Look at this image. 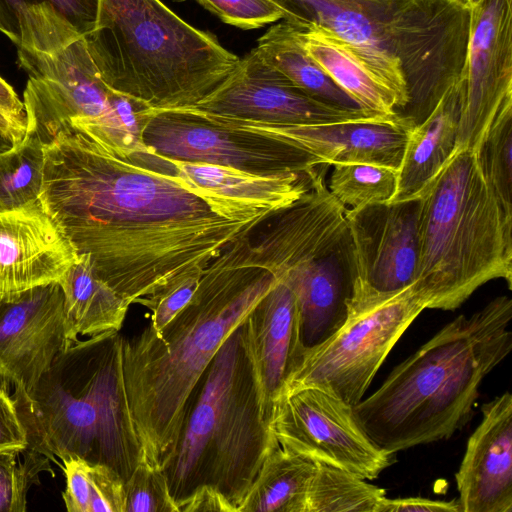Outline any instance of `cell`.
I'll list each match as a JSON object with an SVG mask.
<instances>
[{"label": "cell", "mask_w": 512, "mask_h": 512, "mask_svg": "<svg viewBox=\"0 0 512 512\" xmlns=\"http://www.w3.org/2000/svg\"><path fill=\"white\" fill-rule=\"evenodd\" d=\"M39 202L129 306L200 278L260 225L216 213L154 153L120 154L69 128L43 142Z\"/></svg>", "instance_id": "obj_1"}, {"label": "cell", "mask_w": 512, "mask_h": 512, "mask_svg": "<svg viewBox=\"0 0 512 512\" xmlns=\"http://www.w3.org/2000/svg\"><path fill=\"white\" fill-rule=\"evenodd\" d=\"M275 280L256 260L249 232L204 269L190 301L159 333L146 327L123 337L129 410L150 464L168 465L206 369Z\"/></svg>", "instance_id": "obj_2"}, {"label": "cell", "mask_w": 512, "mask_h": 512, "mask_svg": "<svg viewBox=\"0 0 512 512\" xmlns=\"http://www.w3.org/2000/svg\"><path fill=\"white\" fill-rule=\"evenodd\" d=\"M512 299L461 314L353 406L369 438L389 453L449 439L473 417L483 379L512 350Z\"/></svg>", "instance_id": "obj_3"}, {"label": "cell", "mask_w": 512, "mask_h": 512, "mask_svg": "<svg viewBox=\"0 0 512 512\" xmlns=\"http://www.w3.org/2000/svg\"><path fill=\"white\" fill-rule=\"evenodd\" d=\"M284 20L350 44L421 123L461 77L470 9L457 0H271ZM399 113V114H400Z\"/></svg>", "instance_id": "obj_4"}, {"label": "cell", "mask_w": 512, "mask_h": 512, "mask_svg": "<svg viewBox=\"0 0 512 512\" xmlns=\"http://www.w3.org/2000/svg\"><path fill=\"white\" fill-rule=\"evenodd\" d=\"M123 336L106 332L72 342L28 395L13 393L28 446L50 461L105 464L126 481L142 449L129 410Z\"/></svg>", "instance_id": "obj_5"}, {"label": "cell", "mask_w": 512, "mask_h": 512, "mask_svg": "<svg viewBox=\"0 0 512 512\" xmlns=\"http://www.w3.org/2000/svg\"><path fill=\"white\" fill-rule=\"evenodd\" d=\"M84 37L106 85L153 110L200 104L241 60L160 0H100Z\"/></svg>", "instance_id": "obj_6"}, {"label": "cell", "mask_w": 512, "mask_h": 512, "mask_svg": "<svg viewBox=\"0 0 512 512\" xmlns=\"http://www.w3.org/2000/svg\"><path fill=\"white\" fill-rule=\"evenodd\" d=\"M418 199L413 287L426 309L455 310L495 279L512 288V216L487 179L480 150H454Z\"/></svg>", "instance_id": "obj_7"}, {"label": "cell", "mask_w": 512, "mask_h": 512, "mask_svg": "<svg viewBox=\"0 0 512 512\" xmlns=\"http://www.w3.org/2000/svg\"><path fill=\"white\" fill-rule=\"evenodd\" d=\"M240 325L206 369L163 470L177 504L196 488L211 486L238 512L265 458L278 445L261 411Z\"/></svg>", "instance_id": "obj_8"}, {"label": "cell", "mask_w": 512, "mask_h": 512, "mask_svg": "<svg viewBox=\"0 0 512 512\" xmlns=\"http://www.w3.org/2000/svg\"><path fill=\"white\" fill-rule=\"evenodd\" d=\"M18 62L27 73V131L45 142L69 128L117 149L132 138L112 102L84 35L50 3L22 2L15 12Z\"/></svg>", "instance_id": "obj_9"}, {"label": "cell", "mask_w": 512, "mask_h": 512, "mask_svg": "<svg viewBox=\"0 0 512 512\" xmlns=\"http://www.w3.org/2000/svg\"><path fill=\"white\" fill-rule=\"evenodd\" d=\"M342 327L318 347L302 353L279 394L316 387L354 406L403 333L426 309L413 285L381 292L357 276Z\"/></svg>", "instance_id": "obj_10"}, {"label": "cell", "mask_w": 512, "mask_h": 512, "mask_svg": "<svg viewBox=\"0 0 512 512\" xmlns=\"http://www.w3.org/2000/svg\"><path fill=\"white\" fill-rule=\"evenodd\" d=\"M141 140L148 151L169 159L260 175L324 164L295 145L224 125L191 108L142 110Z\"/></svg>", "instance_id": "obj_11"}, {"label": "cell", "mask_w": 512, "mask_h": 512, "mask_svg": "<svg viewBox=\"0 0 512 512\" xmlns=\"http://www.w3.org/2000/svg\"><path fill=\"white\" fill-rule=\"evenodd\" d=\"M269 428L277 443L315 462L333 465L372 480L395 462L366 434L353 406L316 387L276 397Z\"/></svg>", "instance_id": "obj_12"}, {"label": "cell", "mask_w": 512, "mask_h": 512, "mask_svg": "<svg viewBox=\"0 0 512 512\" xmlns=\"http://www.w3.org/2000/svg\"><path fill=\"white\" fill-rule=\"evenodd\" d=\"M258 261L295 296L301 354L327 341L345 323L356 277L349 230L342 241L305 243Z\"/></svg>", "instance_id": "obj_13"}, {"label": "cell", "mask_w": 512, "mask_h": 512, "mask_svg": "<svg viewBox=\"0 0 512 512\" xmlns=\"http://www.w3.org/2000/svg\"><path fill=\"white\" fill-rule=\"evenodd\" d=\"M461 114L454 150H480L499 111L512 103V0H483L470 9Z\"/></svg>", "instance_id": "obj_14"}, {"label": "cell", "mask_w": 512, "mask_h": 512, "mask_svg": "<svg viewBox=\"0 0 512 512\" xmlns=\"http://www.w3.org/2000/svg\"><path fill=\"white\" fill-rule=\"evenodd\" d=\"M208 114L265 124L302 126L379 117L317 100L265 62L253 49L208 99L190 107Z\"/></svg>", "instance_id": "obj_15"}, {"label": "cell", "mask_w": 512, "mask_h": 512, "mask_svg": "<svg viewBox=\"0 0 512 512\" xmlns=\"http://www.w3.org/2000/svg\"><path fill=\"white\" fill-rule=\"evenodd\" d=\"M72 340L57 282L0 302V386L28 395Z\"/></svg>", "instance_id": "obj_16"}, {"label": "cell", "mask_w": 512, "mask_h": 512, "mask_svg": "<svg viewBox=\"0 0 512 512\" xmlns=\"http://www.w3.org/2000/svg\"><path fill=\"white\" fill-rule=\"evenodd\" d=\"M356 276L375 290L414 284L419 259V199L346 209Z\"/></svg>", "instance_id": "obj_17"}, {"label": "cell", "mask_w": 512, "mask_h": 512, "mask_svg": "<svg viewBox=\"0 0 512 512\" xmlns=\"http://www.w3.org/2000/svg\"><path fill=\"white\" fill-rule=\"evenodd\" d=\"M156 156L163 170L177 176L216 213L229 220L258 224L305 196L312 188L316 167L304 172L260 175Z\"/></svg>", "instance_id": "obj_18"}, {"label": "cell", "mask_w": 512, "mask_h": 512, "mask_svg": "<svg viewBox=\"0 0 512 512\" xmlns=\"http://www.w3.org/2000/svg\"><path fill=\"white\" fill-rule=\"evenodd\" d=\"M205 114L224 125L295 145L329 166L370 163L398 170L413 127L399 114L302 126L265 124Z\"/></svg>", "instance_id": "obj_19"}, {"label": "cell", "mask_w": 512, "mask_h": 512, "mask_svg": "<svg viewBox=\"0 0 512 512\" xmlns=\"http://www.w3.org/2000/svg\"><path fill=\"white\" fill-rule=\"evenodd\" d=\"M77 258L40 202L0 212V301L58 282Z\"/></svg>", "instance_id": "obj_20"}, {"label": "cell", "mask_w": 512, "mask_h": 512, "mask_svg": "<svg viewBox=\"0 0 512 512\" xmlns=\"http://www.w3.org/2000/svg\"><path fill=\"white\" fill-rule=\"evenodd\" d=\"M455 474L461 512H512V394L481 407Z\"/></svg>", "instance_id": "obj_21"}, {"label": "cell", "mask_w": 512, "mask_h": 512, "mask_svg": "<svg viewBox=\"0 0 512 512\" xmlns=\"http://www.w3.org/2000/svg\"><path fill=\"white\" fill-rule=\"evenodd\" d=\"M275 278L274 285L240 325L261 411L268 423L273 401L301 354L295 296L283 279Z\"/></svg>", "instance_id": "obj_22"}, {"label": "cell", "mask_w": 512, "mask_h": 512, "mask_svg": "<svg viewBox=\"0 0 512 512\" xmlns=\"http://www.w3.org/2000/svg\"><path fill=\"white\" fill-rule=\"evenodd\" d=\"M461 114L459 80L409 132L391 202L416 199L453 153Z\"/></svg>", "instance_id": "obj_23"}, {"label": "cell", "mask_w": 512, "mask_h": 512, "mask_svg": "<svg viewBox=\"0 0 512 512\" xmlns=\"http://www.w3.org/2000/svg\"><path fill=\"white\" fill-rule=\"evenodd\" d=\"M296 27L307 52L362 110L377 116H393L404 109L393 88L350 44L320 28Z\"/></svg>", "instance_id": "obj_24"}, {"label": "cell", "mask_w": 512, "mask_h": 512, "mask_svg": "<svg viewBox=\"0 0 512 512\" xmlns=\"http://www.w3.org/2000/svg\"><path fill=\"white\" fill-rule=\"evenodd\" d=\"M57 283L64 295L72 342L79 336L120 331L129 305L96 275L86 255H78Z\"/></svg>", "instance_id": "obj_25"}, {"label": "cell", "mask_w": 512, "mask_h": 512, "mask_svg": "<svg viewBox=\"0 0 512 512\" xmlns=\"http://www.w3.org/2000/svg\"><path fill=\"white\" fill-rule=\"evenodd\" d=\"M255 50L313 98L343 109H361L307 52L295 25L284 20L271 26L258 39Z\"/></svg>", "instance_id": "obj_26"}, {"label": "cell", "mask_w": 512, "mask_h": 512, "mask_svg": "<svg viewBox=\"0 0 512 512\" xmlns=\"http://www.w3.org/2000/svg\"><path fill=\"white\" fill-rule=\"evenodd\" d=\"M316 462L279 444L265 458L238 512H306Z\"/></svg>", "instance_id": "obj_27"}, {"label": "cell", "mask_w": 512, "mask_h": 512, "mask_svg": "<svg viewBox=\"0 0 512 512\" xmlns=\"http://www.w3.org/2000/svg\"><path fill=\"white\" fill-rule=\"evenodd\" d=\"M69 512H125V481L111 467L78 457L61 460Z\"/></svg>", "instance_id": "obj_28"}, {"label": "cell", "mask_w": 512, "mask_h": 512, "mask_svg": "<svg viewBox=\"0 0 512 512\" xmlns=\"http://www.w3.org/2000/svg\"><path fill=\"white\" fill-rule=\"evenodd\" d=\"M386 490L342 468L316 462L306 512H376Z\"/></svg>", "instance_id": "obj_29"}, {"label": "cell", "mask_w": 512, "mask_h": 512, "mask_svg": "<svg viewBox=\"0 0 512 512\" xmlns=\"http://www.w3.org/2000/svg\"><path fill=\"white\" fill-rule=\"evenodd\" d=\"M43 141L32 132L14 145L0 147V212L39 202Z\"/></svg>", "instance_id": "obj_30"}, {"label": "cell", "mask_w": 512, "mask_h": 512, "mask_svg": "<svg viewBox=\"0 0 512 512\" xmlns=\"http://www.w3.org/2000/svg\"><path fill=\"white\" fill-rule=\"evenodd\" d=\"M327 182L332 196L349 209L389 203L396 194L398 170L370 163H337Z\"/></svg>", "instance_id": "obj_31"}, {"label": "cell", "mask_w": 512, "mask_h": 512, "mask_svg": "<svg viewBox=\"0 0 512 512\" xmlns=\"http://www.w3.org/2000/svg\"><path fill=\"white\" fill-rule=\"evenodd\" d=\"M484 172L505 212L512 216V103L491 123L480 148Z\"/></svg>", "instance_id": "obj_32"}, {"label": "cell", "mask_w": 512, "mask_h": 512, "mask_svg": "<svg viewBox=\"0 0 512 512\" xmlns=\"http://www.w3.org/2000/svg\"><path fill=\"white\" fill-rule=\"evenodd\" d=\"M22 452V451H21ZM0 453V512H24L27 493L39 483V474L52 472L50 459L31 449Z\"/></svg>", "instance_id": "obj_33"}, {"label": "cell", "mask_w": 512, "mask_h": 512, "mask_svg": "<svg viewBox=\"0 0 512 512\" xmlns=\"http://www.w3.org/2000/svg\"><path fill=\"white\" fill-rule=\"evenodd\" d=\"M125 512H179L165 472L141 458L125 481Z\"/></svg>", "instance_id": "obj_34"}, {"label": "cell", "mask_w": 512, "mask_h": 512, "mask_svg": "<svg viewBox=\"0 0 512 512\" xmlns=\"http://www.w3.org/2000/svg\"><path fill=\"white\" fill-rule=\"evenodd\" d=\"M223 22L242 29H255L284 18L271 0H197Z\"/></svg>", "instance_id": "obj_35"}, {"label": "cell", "mask_w": 512, "mask_h": 512, "mask_svg": "<svg viewBox=\"0 0 512 512\" xmlns=\"http://www.w3.org/2000/svg\"><path fill=\"white\" fill-rule=\"evenodd\" d=\"M26 0H0V13L4 26V35L13 43L17 38L15 12ZM50 3L59 13L68 19L83 35L90 33L96 25L100 0H40Z\"/></svg>", "instance_id": "obj_36"}, {"label": "cell", "mask_w": 512, "mask_h": 512, "mask_svg": "<svg viewBox=\"0 0 512 512\" xmlns=\"http://www.w3.org/2000/svg\"><path fill=\"white\" fill-rule=\"evenodd\" d=\"M200 278L190 279L164 293L140 302L139 305L146 307L151 312V322L148 328L152 332L159 333L190 301Z\"/></svg>", "instance_id": "obj_37"}, {"label": "cell", "mask_w": 512, "mask_h": 512, "mask_svg": "<svg viewBox=\"0 0 512 512\" xmlns=\"http://www.w3.org/2000/svg\"><path fill=\"white\" fill-rule=\"evenodd\" d=\"M27 446V435L14 400L0 386V453L21 452Z\"/></svg>", "instance_id": "obj_38"}, {"label": "cell", "mask_w": 512, "mask_h": 512, "mask_svg": "<svg viewBox=\"0 0 512 512\" xmlns=\"http://www.w3.org/2000/svg\"><path fill=\"white\" fill-rule=\"evenodd\" d=\"M376 512H461L458 499L451 501L432 500L422 497L390 499L380 501Z\"/></svg>", "instance_id": "obj_39"}, {"label": "cell", "mask_w": 512, "mask_h": 512, "mask_svg": "<svg viewBox=\"0 0 512 512\" xmlns=\"http://www.w3.org/2000/svg\"><path fill=\"white\" fill-rule=\"evenodd\" d=\"M179 512L223 511L236 512L229 501L215 488L201 486L178 502Z\"/></svg>", "instance_id": "obj_40"}, {"label": "cell", "mask_w": 512, "mask_h": 512, "mask_svg": "<svg viewBox=\"0 0 512 512\" xmlns=\"http://www.w3.org/2000/svg\"><path fill=\"white\" fill-rule=\"evenodd\" d=\"M0 113L23 131H27V117L23 101L8 82L0 76Z\"/></svg>", "instance_id": "obj_41"}, {"label": "cell", "mask_w": 512, "mask_h": 512, "mask_svg": "<svg viewBox=\"0 0 512 512\" xmlns=\"http://www.w3.org/2000/svg\"><path fill=\"white\" fill-rule=\"evenodd\" d=\"M26 132L17 127L7 117L0 113V136L10 145L20 142Z\"/></svg>", "instance_id": "obj_42"}, {"label": "cell", "mask_w": 512, "mask_h": 512, "mask_svg": "<svg viewBox=\"0 0 512 512\" xmlns=\"http://www.w3.org/2000/svg\"><path fill=\"white\" fill-rule=\"evenodd\" d=\"M462 5L466 6L467 8L471 9L472 7L478 5L483 0H457Z\"/></svg>", "instance_id": "obj_43"}, {"label": "cell", "mask_w": 512, "mask_h": 512, "mask_svg": "<svg viewBox=\"0 0 512 512\" xmlns=\"http://www.w3.org/2000/svg\"><path fill=\"white\" fill-rule=\"evenodd\" d=\"M0 32L4 34V26H3V22H2L1 13H0Z\"/></svg>", "instance_id": "obj_44"}, {"label": "cell", "mask_w": 512, "mask_h": 512, "mask_svg": "<svg viewBox=\"0 0 512 512\" xmlns=\"http://www.w3.org/2000/svg\"><path fill=\"white\" fill-rule=\"evenodd\" d=\"M0 143H7L5 140L0 136ZM8 144V143H7ZM10 145V144H9ZM4 147V146H3Z\"/></svg>", "instance_id": "obj_45"}, {"label": "cell", "mask_w": 512, "mask_h": 512, "mask_svg": "<svg viewBox=\"0 0 512 512\" xmlns=\"http://www.w3.org/2000/svg\"><path fill=\"white\" fill-rule=\"evenodd\" d=\"M1 302V301H0Z\"/></svg>", "instance_id": "obj_46"}]
</instances>
